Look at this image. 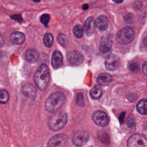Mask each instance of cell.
<instances>
[{
  "mask_svg": "<svg viewBox=\"0 0 147 147\" xmlns=\"http://www.w3.org/2000/svg\"><path fill=\"white\" fill-rule=\"evenodd\" d=\"M76 103L78 105H79L80 106H83L84 102V99H83V94L80 92L77 95V98H76Z\"/></svg>",
  "mask_w": 147,
  "mask_h": 147,
  "instance_id": "4316f807",
  "label": "cell"
},
{
  "mask_svg": "<svg viewBox=\"0 0 147 147\" xmlns=\"http://www.w3.org/2000/svg\"><path fill=\"white\" fill-rule=\"evenodd\" d=\"M82 9H83V10H87V9H88V5L87 4V3L84 4V5H83V6H82Z\"/></svg>",
  "mask_w": 147,
  "mask_h": 147,
  "instance_id": "836d02e7",
  "label": "cell"
},
{
  "mask_svg": "<svg viewBox=\"0 0 147 147\" xmlns=\"http://www.w3.org/2000/svg\"><path fill=\"white\" fill-rule=\"evenodd\" d=\"M124 19L126 22L131 24L133 21V15L131 13H128L125 16Z\"/></svg>",
  "mask_w": 147,
  "mask_h": 147,
  "instance_id": "83f0119b",
  "label": "cell"
},
{
  "mask_svg": "<svg viewBox=\"0 0 147 147\" xmlns=\"http://www.w3.org/2000/svg\"><path fill=\"white\" fill-rule=\"evenodd\" d=\"M63 62V56L59 51H55L52 56L51 63L54 68H59Z\"/></svg>",
  "mask_w": 147,
  "mask_h": 147,
  "instance_id": "9a60e30c",
  "label": "cell"
},
{
  "mask_svg": "<svg viewBox=\"0 0 147 147\" xmlns=\"http://www.w3.org/2000/svg\"><path fill=\"white\" fill-rule=\"evenodd\" d=\"M95 23L97 28L101 30H105L108 27L109 20L106 16H100L97 18Z\"/></svg>",
  "mask_w": 147,
  "mask_h": 147,
  "instance_id": "e0dca14e",
  "label": "cell"
},
{
  "mask_svg": "<svg viewBox=\"0 0 147 147\" xmlns=\"http://www.w3.org/2000/svg\"><path fill=\"white\" fill-rule=\"evenodd\" d=\"M127 125L129 127H132L134 125V123L133 119L130 118H128L127 121Z\"/></svg>",
  "mask_w": 147,
  "mask_h": 147,
  "instance_id": "1f68e13d",
  "label": "cell"
},
{
  "mask_svg": "<svg viewBox=\"0 0 147 147\" xmlns=\"http://www.w3.org/2000/svg\"><path fill=\"white\" fill-rule=\"evenodd\" d=\"M65 100L64 95L60 92L52 93L45 102L46 109L51 113H53L60 109Z\"/></svg>",
  "mask_w": 147,
  "mask_h": 147,
  "instance_id": "7a4b0ae2",
  "label": "cell"
},
{
  "mask_svg": "<svg viewBox=\"0 0 147 147\" xmlns=\"http://www.w3.org/2000/svg\"><path fill=\"white\" fill-rule=\"evenodd\" d=\"M33 1H34V2H40L41 0H32Z\"/></svg>",
  "mask_w": 147,
  "mask_h": 147,
  "instance_id": "d590c367",
  "label": "cell"
},
{
  "mask_svg": "<svg viewBox=\"0 0 147 147\" xmlns=\"http://www.w3.org/2000/svg\"><path fill=\"white\" fill-rule=\"evenodd\" d=\"M50 20V16L48 14H44L41 16L40 21L44 25H47Z\"/></svg>",
  "mask_w": 147,
  "mask_h": 147,
  "instance_id": "484cf974",
  "label": "cell"
},
{
  "mask_svg": "<svg viewBox=\"0 0 147 147\" xmlns=\"http://www.w3.org/2000/svg\"><path fill=\"white\" fill-rule=\"evenodd\" d=\"M67 142V137L63 134H59L52 137L48 143V146H64Z\"/></svg>",
  "mask_w": 147,
  "mask_h": 147,
  "instance_id": "ba28073f",
  "label": "cell"
},
{
  "mask_svg": "<svg viewBox=\"0 0 147 147\" xmlns=\"http://www.w3.org/2000/svg\"><path fill=\"white\" fill-rule=\"evenodd\" d=\"M142 5H142V3L141 2L137 1L134 3V8L135 10H138L140 9L142 7Z\"/></svg>",
  "mask_w": 147,
  "mask_h": 147,
  "instance_id": "f1b7e54d",
  "label": "cell"
},
{
  "mask_svg": "<svg viewBox=\"0 0 147 147\" xmlns=\"http://www.w3.org/2000/svg\"><path fill=\"white\" fill-rule=\"evenodd\" d=\"M95 24L96 23L93 17H90L87 18V20L84 22L83 26L84 30L87 35L90 36L93 33Z\"/></svg>",
  "mask_w": 147,
  "mask_h": 147,
  "instance_id": "4fadbf2b",
  "label": "cell"
},
{
  "mask_svg": "<svg viewBox=\"0 0 147 147\" xmlns=\"http://www.w3.org/2000/svg\"><path fill=\"white\" fill-rule=\"evenodd\" d=\"M127 145L129 147H147V139L141 134H135L129 137Z\"/></svg>",
  "mask_w": 147,
  "mask_h": 147,
  "instance_id": "5b68a950",
  "label": "cell"
},
{
  "mask_svg": "<svg viewBox=\"0 0 147 147\" xmlns=\"http://www.w3.org/2000/svg\"><path fill=\"white\" fill-rule=\"evenodd\" d=\"M23 95L28 99H33L36 96V90L34 87L30 83H26L22 88Z\"/></svg>",
  "mask_w": 147,
  "mask_h": 147,
  "instance_id": "7c38bea8",
  "label": "cell"
},
{
  "mask_svg": "<svg viewBox=\"0 0 147 147\" xmlns=\"http://www.w3.org/2000/svg\"><path fill=\"white\" fill-rule=\"evenodd\" d=\"M58 42L63 47H67L68 45V41L67 37L63 33H60L57 38Z\"/></svg>",
  "mask_w": 147,
  "mask_h": 147,
  "instance_id": "7402d4cb",
  "label": "cell"
},
{
  "mask_svg": "<svg viewBox=\"0 0 147 147\" xmlns=\"http://www.w3.org/2000/svg\"><path fill=\"white\" fill-rule=\"evenodd\" d=\"M25 59L30 63H34L37 61L39 58L38 52L34 49H29L25 53Z\"/></svg>",
  "mask_w": 147,
  "mask_h": 147,
  "instance_id": "2e32d148",
  "label": "cell"
},
{
  "mask_svg": "<svg viewBox=\"0 0 147 147\" xmlns=\"http://www.w3.org/2000/svg\"><path fill=\"white\" fill-rule=\"evenodd\" d=\"M123 0H113V2H114L115 3H121Z\"/></svg>",
  "mask_w": 147,
  "mask_h": 147,
  "instance_id": "e575fe53",
  "label": "cell"
},
{
  "mask_svg": "<svg viewBox=\"0 0 147 147\" xmlns=\"http://www.w3.org/2000/svg\"><path fill=\"white\" fill-rule=\"evenodd\" d=\"M10 40L12 44L18 45L23 43L25 40L24 34L20 32H14L10 36Z\"/></svg>",
  "mask_w": 147,
  "mask_h": 147,
  "instance_id": "5bb4252c",
  "label": "cell"
},
{
  "mask_svg": "<svg viewBox=\"0 0 147 147\" xmlns=\"http://www.w3.org/2000/svg\"><path fill=\"white\" fill-rule=\"evenodd\" d=\"M89 134L84 131L76 132L72 137V142L77 146H82L87 144L89 140Z\"/></svg>",
  "mask_w": 147,
  "mask_h": 147,
  "instance_id": "52a82bcc",
  "label": "cell"
},
{
  "mask_svg": "<svg viewBox=\"0 0 147 147\" xmlns=\"http://www.w3.org/2000/svg\"><path fill=\"white\" fill-rule=\"evenodd\" d=\"M131 72H134V73H137L140 71V67L138 64L136 63V62H133L130 64L129 66Z\"/></svg>",
  "mask_w": 147,
  "mask_h": 147,
  "instance_id": "d4e9b609",
  "label": "cell"
},
{
  "mask_svg": "<svg viewBox=\"0 0 147 147\" xmlns=\"http://www.w3.org/2000/svg\"><path fill=\"white\" fill-rule=\"evenodd\" d=\"M137 110L141 114H147V100H140L137 104Z\"/></svg>",
  "mask_w": 147,
  "mask_h": 147,
  "instance_id": "d6986e66",
  "label": "cell"
},
{
  "mask_svg": "<svg viewBox=\"0 0 147 147\" xmlns=\"http://www.w3.org/2000/svg\"><path fill=\"white\" fill-rule=\"evenodd\" d=\"M83 28L80 25H76L73 29V33L76 38H81L83 35Z\"/></svg>",
  "mask_w": 147,
  "mask_h": 147,
  "instance_id": "44dd1931",
  "label": "cell"
},
{
  "mask_svg": "<svg viewBox=\"0 0 147 147\" xmlns=\"http://www.w3.org/2000/svg\"><path fill=\"white\" fill-rule=\"evenodd\" d=\"M67 57L69 63L74 65H79L83 61V57L82 55L76 51H70L67 54Z\"/></svg>",
  "mask_w": 147,
  "mask_h": 147,
  "instance_id": "30bf717a",
  "label": "cell"
},
{
  "mask_svg": "<svg viewBox=\"0 0 147 147\" xmlns=\"http://www.w3.org/2000/svg\"><path fill=\"white\" fill-rule=\"evenodd\" d=\"M112 36L110 34H107L105 35L100 40L99 48L102 52L106 53L109 52L112 46Z\"/></svg>",
  "mask_w": 147,
  "mask_h": 147,
  "instance_id": "9c48e42d",
  "label": "cell"
},
{
  "mask_svg": "<svg viewBox=\"0 0 147 147\" xmlns=\"http://www.w3.org/2000/svg\"><path fill=\"white\" fill-rule=\"evenodd\" d=\"M49 76V68L45 64L41 65L36 71L34 80L37 87L40 91H44L48 87Z\"/></svg>",
  "mask_w": 147,
  "mask_h": 147,
  "instance_id": "6da1fadb",
  "label": "cell"
},
{
  "mask_svg": "<svg viewBox=\"0 0 147 147\" xmlns=\"http://www.w3.org/2000/svg\"><path fill=\"white\" fill-rule=\"evenodd\" d=\"M44 42L46 47H51L53 44V37L50 33H46L44 37Z\"/></svg>",
  "mask_w": 147,
  "mask_h": 147,
  "instance_id": "603a6c76",
  "label": "cell"
},
{
  "mask_svg": "<svg viewBox=\"0 0 147 147\" xmlns=\"http://www.w3.org/2000/svg\"><path fill=\"white\" fill-rule=\"evenodd\" d=\"M119 65V59L115 55H110L105 61V67L109 71H114Z\"/></svg>",
  "mask_w": 147,
  "mask_h": 147,
  "instance_id": "8fae6325",
  "label": "cell"
},
{
  "mask_svg": "<svg viewBox=\"0 0 147 147\" xmlns=\"http://www.w3.org/2000/svg\"><path fill=\"white\" fill-rule=\"evenodd\" d=\"M67 122V115L64 112H59L50 118L48 127L53 131H58L63 129Z\"/></svg>",
  "mask_w": 147,
  "mask_h": 147,
  "instance_id": "3957f363",
  "label": "cell"
},
{
  "mask_svg": "<svg viewBox=\"0 0 147 147\" xmlns=\"http://www.w3.org/2000/svg\"><path fill=\"white\" fill-rule=\"evenodd\" d=\"M112 76L106 73H102L100 74L98 78H97V82L99 84L106 86L110 84V83L112 82Z\"/></svg>",
  "mask_w": 147,
  "mask_h": 147,
  "instance_id": "ac0fdd59",
  "label": "cell"
},
{
  "mask_svg": "<svg viewBox=\"0 0 147 147\" xmlns=\"http://www.w3.org/2000/svg\"><path fill=\"white\" fill-rule=\"evenodd\" d=\"M92 119L96 125L102 127L106 126L109 122V118L107 115L100 110H97L93 113Z\"/></svg>",
  "mask_w": 147,
  "mask_h": 147,
  "instance_id": "8992f818",
  "label": "cell"
},
{
  "mask_svg": "<svg viewBox=\"0 0 147 147\" xmlns=\"http://www.w3.org/2000/svg\"><path fill=\"white\" fill-rule=\"evenodd\" d=\"M9 94L5 90H2L0 92V101L1 103H5L8 101Z\"/></svg>",
  "mask_w": 147,
  "mask_h": 147,
  "instance_id": "cb8c5ba5",
  "label": "cell"
},
{
  "mask_svg": "<svg viewBox=\"0 0 147 147\" xmlns=\"http://www.w3.org/2000/svg\"><path fill=\"white\" fill-rule=\"evenodd\" d=\"M124 117H125V113H123L122 114H121L120 115V117H119V121H120V122H121V123H122V122H123V120Z\"/></svg>",
  "mask_w": 147,
  "mask_h": 147,
  "instance_id": "d6a6232c",
  "label": "cell"
},
{
  "mask_svg": "<svg viewBox=\"0 0 147 147\" xmlns=\"http://www.w3.org/2000/svg\"><path fill=\"white\" fill-rule=\"evenodd\" d=\"M135 32L133 29L126 26L118 31L116 36V40L121 44H127L133 40Z\"/></svg>",
  "mask_w": 147,
  "mask_h": 147,
  "instance_id": "277c9868",
  "label": "cell"
},
{
  "mask_svg": "<svg viewBox=\"0 0 147 147\" xmlns=\"http://www.w3.org/2000/svg\"><path fill=\"white\" fill-rule=\"evenodd\" d=\"M11 17L14 19V20H16L18 21H20L22 20V18L21 17V15H19V14H16V15H13V16H11Z\"/></svg>",
  "mask_w": 147,
  "mask_h": 147,
  "instance_id": "4dcf8cb0",
  "label": "cell"
},
{
  "mask_svg": "<svg viewBox=\"0 0 147 147\" xmlns=\"http://www.w3.org/2000/svg\"><path fill=\"white\" fill-rule=\"evenodd\" d=\"M142 72L145 75L147 76V61L145 62L142 65Z\"/></svg>",
  "mask_w": 147,
  "mask_h": 147,
  "instance_id": "f546056e",
  "label": "cell"
},
{
  "mask_svg": "<svg viewBox=\"0 0 147 147\" xmlns=\"http://www.w3.org/2000/svg\"><path fill=\"white\" fill-rule=\"evenodd\" d=\"M102 95V88L99 86H94L90 91V95L93 99H98Z\"/></svg>",
  "mask_w": 147,
  "mask_h": 147,
  "instance_id": "ffe728a7",
  "label": "cell"
}]
</instances>
